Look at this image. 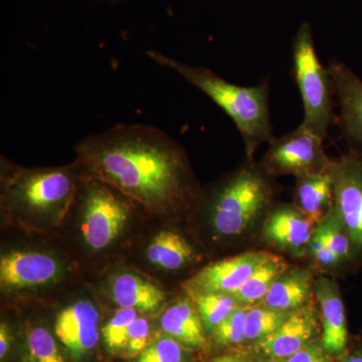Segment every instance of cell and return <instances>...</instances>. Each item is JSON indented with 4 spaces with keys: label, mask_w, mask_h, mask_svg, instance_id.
<instances>
[{
    "label": "cell",
    "mask_w": 362,
    "mask_h": 362,
    "mask_svg": "<svg viewBox=\"0 0 362 362\" xmlns=\"http://www.w3.org/2000/svg\"><path fill=\"white\" fill-rule=\"evenodd\" d=\"M187 347L173 337L159 338L150 343L136 362H188Z\"/></svg>",
    "instance_id": "obj_27"
},
{
    "label": "cell",
    "mask_w": 362,
    "mask_h": 362,
    "mask_svg": "<svg viewBox=\"0 0 362 362\" xmlns=\"http://www.w3.org/2000/svg\"><path fill=\"white\" fill-rule=\"evenodd\" d=\"M332 358L323 349L321 340L316 339L291 356L272 362H332Z\"/></svg>",
    "instance_id": "obj_30"
},
{
    "label": "cell",
    "mask_w": 362,
    "mask_h": 362,
    "mask_svg": "<svg viewBox=\"0 0 362 362\" xmlns=\"http://www.w3.org/2000/svg\"><path fill=\"white\" fill-rule=\"evenodd\" d=\"M292 312L269 308L259 303L247 308L245 341L257 343L265 339L285 322Z\"/></svg>",
    "instance_id": "obj_24"
},
{
    "label": "cell",
    "mask_w": 362,
    "mask_h": 362,
    "mask_svg": "<svg viewBox=\"0 0 362 362\" xmlns=\"http://www.w3.org/2000/svg\"><path fill=\"white\" fill-rule=\"evenodd\" d=\"M339 113L335 124L349 142L350 150L362 154V81L341 62L328 66Z\"/></svg>",
    "instance_id": "obj_13"
},
{
    "label": "cell",
    "mask_w": 362,
    "mask_h": 362,
    "mask_svg": "<svg viewBox=\"0 0 362 362\" xmlns=\"http://www.w3.org/2000/svg\"><path fill=\"white\" fill-rule=\"evenodd\" d=\"M315 280L309 269L289 268L274 283L262 304L279 311L298 310L315 299Z\"/></svg>",
    "instance_id": "obj_16"
},
{
    "label": "cell",
    "mask_w": 362,
    "mask_h": 362,
    "mask_svg": "<svg viewBox=\"0 0 362 362\" xmlns=\"http://www.w3.org/2000/svg\"><path fill=\"white\" fill-rule=\"evenodd\" d=\"M207 362H252L247 361L246 358H243V357L237 356H223L218 357H214V358L211 359Z\"/></svg>",
    "instance_id": "obj_33"
},
{
    "label": "cell",
    "mask_w": 362,
    "mask_h": 362,
    "mask_svg": "<svg viewBox=\"0 0 362 362\" xmlns=\"http://www.w3.org/2000/svg\"><path fill=\"white\" fill-rule=\"evenodd\" d=\"M318 308L312 300L310 303L293 311L275 332L255 343L254 349L271 361H281L296 354L322 332Z\"/></svg>",
    "instance_id": "obj_10"
},
{
    "label": "cell",
    "mask_w": 362,
    "mask_h": 362,
    "mask_svg": "<svg viewBox=\"0 0 362 362\" xmlns=\"http://www.w3.org/2000/svg\"><path fill=\"white\" fill-rule=\"evenodd\" d=\"M275 177L255 159L246 161L202 192L199 206L206 209L214 233L223 238H239L251 232L275 206L278 195Z\"/></svg>",
    "instance_id": "obj_4"
},
{
    "label": "cell",
    "mask_w": 362,
    "mask_h": 362,
    "mask_svg": "<svg viewBox=\"0 0 362 362\" xmlns=\"http://www.w3.org/2000/svg\"><path fill=\"white\" fill-rule=\"evenodd\" d=\"M62 274L58 259L47 252L11 251L0 259L4 291H21L56 282Z\"/></svg>",
    "instance_id": "obj_11"
},
{
    "label": "cell",
    "mask_w": 362,
    "mask_h": 362,
    "mask_svg": "<svg viewBox=\"0 0 362 362\" xmlns=\"http://www.w3.org/2000/svg\"><path fill=\"white\" fill-rule=\"evenodd\" d=\"M160 326L166 335L187 349H202L206 346V331L190 298L171 304L162 314Z\"/></svg>",
    "instance_id": "obj_18"
},
{
    "label": "cell",
    "mask_w": 362,
    "mask_h": 362,
    "mask_svg": "<svg viewBox=\"0 0 362 362\" xmlns=\"http://www.w3.org/2000/svg\"><path fill=\"white\" fill-rule=\"evenodd\" d=\"M74 206L80 214L81 230L86 244L102 251L123 233L129 223L133 209L140 207L129 197L102 181H81Z\"/></svg>",
    "instance_id": "obj_6"
},
{
    "label": "cell",
    "mask_w": 362,
    "mask_h": 362,
    "mask_svg": "<svg viewBox=\"0 0 362 362\" xmlns=\"http://www.w3.org/2000/svg\"><path fill=\"white\" fill-rule=\"evenodd\" d=\"M140 312L131 308H120L112 315L102 328L105 347L111 354L123 356L128 331Z\"/></svg>",
    "instance_id": "obj_25"
},
{
    "label": "cell",
    "mask_w": 362,
    "mask_h": 362,
    "mask_svg": "<svg viewBox=\"0 0 362 362\" xmlns=\"http://www.w3.org/2000/svg\"><path fill=\"white\" fill-rule=\"evenodd\" d=\"M342 362H362V350L350 354L349 356H345Z\"/></svg>",
    "instance_id": "obj_34"
},
{
    "label": "cell",
    "mask_w": 362,
    "mask_h": 362,
    "mask_svg": "<svg viewBox=\"0 0 362 362\" xmlns=\"http://www.w3.org/2000/svg\"><path fill=\"white\" fill-rule=\"evenodd\" d=\"M272 255L269 252L251 251L216 262L195 274L183 288L188 297L209 293L233 295Z\"/></svg>",
    "instance_id": "obj_9"
},
{
    "label": "cell",
    "mask_w": 362,
    "mask_h": 362,
    "mask_svg": "<svg viewBox=\"0 0 362 362\" xmlns=\"http://www.w3.org/2000/svg\"><path fill=\"white\" fill-rule=\"evenodd\" d=\"M249 307L239 306L230 314L214 331V341L223 346L245 342L246 316Z\"/></svg>",
    "instance_id": "obj_28"
},
{
    "label": "cell",
    "mask_w": 362,
    "mask_h": 362,
    "mask_svg": "<svg viewBox=\"0 0 362 362\" xmlns=\"http://www.w3.org/2000/svg\"><path fill=\"white\" fill-rule=\"evenodd\" d=\"M293 71L304 107L301 125L325 140L334 125V84L317 56L309 23H301L293 42Z\"/></svg>",
    "instance_id": "obj_5"
},
{
    "label": "cell",
    "mask_w": 362,
    "mask_h": 362,
    "mask_svg": "<svg viewBox=\"0 0 362 362\" xmlns=\"http://www.w3.org/2000/svg\"><path fill=\"white\" fill-rule=\"evenodd\" d=\"M1 207L28 230L61 225L73 207L83 178L75 162L59 168H25L2 157Z\"/></svg>",
    "instance_id": "obj_2"
},
{
    "label": "cell",
    "mask_w": 362,
    "mask_h": 362,
    "mask_svg": "<svg viewBox=\"0 0 362 362\" xmlns=\"http://www.w3.org/2000/svg\"><path fill=\"white\" fill-rule=\"evenodd\" d=\"M147 56L202 90L232 119L244 140L246 158L254 159L259 145L273 141L268 81L243 87L228 82L204 66L188 65L154 49L147 52Z\"/></svg>",
    "instance_id": "obj_3"
},
{
    "label": "cell",
    "mask_w": 362,
    "mask_h": 362,
    "mask_svg": "<svg viewBox=\"0 0 362 362\" xmlns=\"http://www.w3.org/2000/svg\"><path fill=\"white\" fill-rule=\"evenodd\" d=\"M11 335L9 333L8 326L2 322L0 326V358L4 359L11 349Z\"/></svg>",
    "instance_id": "obj_32"
},
{
    "label": "cell",
    "mask_w": 362,
    "mask_h": 362,
    "mask_svg": "<svg viewBox=\"0 0 362 362\" xmlns=\"http://www.w3.org/2000/svg\"><path fill=\"white\" fill-rule=\"evenodd\" d=\"M150 324L145 317L139 315L133 321L128 331L124 358H137L140 354L148 346Z\"/></svg>",
    "instance_id": "obj_29"
},
{
    "label": "cell",
    "mask_w": 362,
    "mask_h": 362,
    "mask_svg": "<svg viewBox=\"0 0 362 362\" xmlns=\"http://www.w3.org/2000/svg\"><path fill=\"white\" fill-rule=\"evenodd\" d=\"M264 240L272 246L301 258L309 252L316 225L294 204H276L264 220Z\"/></svg>",
    "instance_id": "obj_12"
},
{
    "label": "cell",
    "mask_w": 362,
    "mask_h": 362,
    "mask_svg": "<svg viewBox=\"0 0 362 362\" xmlns=\"http://www.w3.org/2000/svg\"><path fill=\"white\" fill-rule=\"evenodd\" d=\"M334 206L351 242L354 259H362V154L350 150L332 159Z\"/></svg>",
    "instance_id": "obj_8"
},
{
    "label": "cell",
    "mask_w": 362,
    "mask_h": 362,
    "mask_svg": "<svg viewBox=\"0 0 362 362\" xmlns=\"http://www.w3.org/2000/svg\"><path fill=\"white\" fill-rule=\"evenodd\" d=\"M78 173L102 181L158 218L199 207L202 192L185 150L171 136L145 124H117L76 146Z\"/></svg>",
    "instance_id": "obj_1"
},
{
    "label": "cell",
    "mask_w": 362,
    "mask_h": 362,
    "mask_svg": "<svg viewBox=\"0 0 362 362\" xmlns=\"http://www.w3.org/2000/svg\"><path fill=\"white\" fill-rule=\"evenodd\" d=\"M147 258L158 268L176 271L192 263L195 255L194 249L182 235L163 230L152 240L147 250Z\"/></svg>",
    "instance_id": "obj_20"
},
{
    "label": "cell",
    "mask_w": 362,
    "mask_h": 362,
    "mask_svg": "<svg viewBox=\"0 0 362 362\" xmlns=\"http://www.w3.org/2000/svg\"><path fill=\"white\" fill-rule=\"evenodd\" d=\"M314 294L320 312L323 349L332 357H341L346 351L349 331L339 286L332 279L320 277L315 280Z\"/></svg>",
    "instance_id": "obj_15"
},
{
    "label": "cell",
    "mask_w": 362,
    "mask_h": 362,
    "mask_svg": "<svg viewBox=\"0 0 362 362\" xmlns=\"http://www.w3.org/2000/svg\"><path fill=\"white\" fill-rule=\"evenodd\" d=\"M28 362H66L47 328L35 327L28 335Z\"/></svg>",
    "instance_id": "obj_26"
},
{
    "label": "cell",
    "mask_w": 362,
    "mask_h": 362,
    "mask_svg": "<svg viewBox=\"0 0 362 362\" xmlns=\"http://www.w3.org/2000/svg\"><path fill=\"white\" fill-rule=\"evenodd\" d=\"M294 204L315 225L329 214L334 206V190L330 168L324 173L296 178Z\"/></svg>",
    "instance_id": "obj_19"
},
{
    "label": "cell",
    "mask_w": 362,
    "mask_h": 362,
    "mask_svg": "<svg viewBox=\"0 0 362 362\" xmlns=\"http://www.w3.org/2000/svg\"><path fill=\"white\" fill-rule=\"evenodd\" d=\"M314 233L337 255L341 264L354 261L349 233L345 230V226L334 206L329 214L320 223H317Z\"/></svg>",
    "instance_id": "obj_23"
},
{
    "label": "cell",
    "mask_w": 362,
    "mask_h": 362,
    "mask_svg": "<svg viewBox=\"0 0 362 362\" xmlns=\"http://www.w3.org/2000/svg\"><path fill=\"white\" fill-rule=\"evenodd\" d=\"M331 162L323 138L300 125L282 137L274 138L259 163L273 177L293 175L297 178L324 173L329 169Z\"/></svg>",
    "instance_id": "obj_7"
},
{
    "label": "cell",
    "mask_w": 362,
    "mask_h": 362,
    "mask_svg": "<svg viewBox=\"0 0 362 362\" xmlns=\"http://www.w3.org/2000/svg\"><path fill=\"white\" fill-rule=\"evenodd\" d=\"M100 314L89 301L81 300L59 312L54 331L59 341L76 359L84 358L99 342Z\"/></svg>",
    "instance_id": "obj_14"
},
{
    "label": "cell",
    "mask_w": 362,
    "mask_h": 362,
    "mask_svg": "<svg viewBox=\"0 0 362 362\" xmlns=\"http://www.w3.org/2000/svg\"><path fill=\"white\" fill-rule=\"evenodd\" d=\"M289 269L287 262L282 257L273 254L270 259H267L263 265L259 267L250 276L245 284L233 293L239 306L251 307L259 304L265 299L267 294L286 271Z\"/></svg>",
    "instance_id": "obj_21"
},
{
    "label": "cell",
    "mask_w": 362,
    "mask_h": 362,
    "mask_svg": "<svg viewBox=\"0 0 362 362\" xmlns=\"http://www.w3.org/2000/svg\"><path fill=\"white\" fill-rule=\"evenodd\" d=\"M112 299L120 308H131L140 313H153L166 300L160 287L134 273H122L112 281Z\"/></svg>",
    "instance_id": "obj_17"
},
{
    "label": "cell",
    "mask_w": 362,
    "mask_h": 362,
    "mask_svg": "<svg viewBox=\"0 0 362 362\" xmlns=\"http://www.w3.org/2000/svg\"><path fill=\"white\" fill-rule=\"evenodd\" d=\"M189 298L197 306L206 334L209 337H213L218 326L239 307L230 294L209 293Z\"/></svg>",
    "instance_id": "obj_22"
},
{
    "label": "cell",
    "mask_w": 362,
    "mask_h": 362,
    "mask_svg": "<svg viewBox=\"0 0 362 362\" xmlns=\"http://www.w3.org/2000/svg\"><path fill=\"white\" fill-rule=\"evenodd\" d=\"M270 362H272V361H270Z\"/></svg>",
    "instance_id": "obj_35"
},
{
    "label": "cell",
    "mask_w": 362,
    "mask_h": 362,
    "mask_svg": "<svg viewBox=\"0 0 362 362\" xmlns=\"http://www.w3.org/2000/svg\"><path fill=\"white\" fill-rule=\"evenodd\" d=\"M309 252L317 263L324 268H335L338 265H341V262L337 258V255L331 251L327 245L320 238L317 237L315 233L312 238Z\"/></svg>",
    "instance_id": "obj_31"
}]
</instances>
